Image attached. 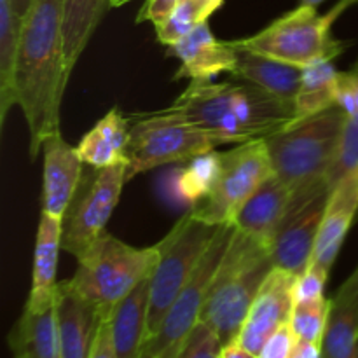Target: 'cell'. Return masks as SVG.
Segmentation results:
<instances>
[{
    "label": "cell",
    "mask_w": 358,
    "mask_h": 358,
    "mask_svg": "<svg viewBox=\"0 0 358 358\" xmlns=\"http://www.w3.org/2000/svg\"><path fill=\"white\" fill-rule=\"evenodd\" d=\"M219 227L187 212L157 243L161 255L150 275L149 339L156 334L173 301L196 271Z\"/></svg>",
    "instance_id": "obj_8"
},
{
    "label": "cell",
    "mask_w": 358,
    "mask_h": 358,
    "mask_svg": "<svg viewBox=\"0 0 358 358\" xmlns=\"http://www.w3.org/2000/svg\"><path fill=\"white\" fill-rule=\"evenodd\" d=\"M292 198V189L273 175L245 203L234 220V226L243 233L271 245L280 224L289 212Z\"/></svg>",
    "instance_id": "obj_19"
},
{
    "label": "cell",
    "mask_w": 358,
    "mask_h": 358,
    "mask_svg": "<svg viewBox=\"0 0 358 358\" xmlns=\"http://www.w3.org/2000/svg\"><path fill=\"white\" fill-rule=\"evenodd\" d=\"M180 0H145L143 7L140 9L136 21H150V23L157 24L163 20H166L171 14V10L178 6Z\"/></svg>",
    "instance_id": "obj_35"
},
{
    "label": "cell",
    "mask_w": 358,
    "mask_h": 358,
    "mask_svg": "<svg viewBox=\"0 0 358 358\" xmlns=\"http://www.w3.org/2000/svg\"><path fill=\"white\" fill-rule=\"evenodd\" d=\"M63 2L34 0L23 17L16 59V94L30 131V156L59 131V105L69 84L63 44Z\"/></svg>",
    "instance_id": "obj_1"
},
{
    "label": "cell",
    "mask_w": 358,
    "mask_h": 358,
    "mask_svg": "<svg viewBox=\"0 0 358 358\" xmlns=\"http://www.w3.org/2000/svg\"><path fill=\"white\" fill-rule=\"evenodd\" d=\"M345 2H346V3H348V7H350V6H353V3H357V2H358V0H345Z\"/></svg>",
    "instance_id": "obj_45"
},
{
    "label": "cell",
    "mask_w": 358,
    "mask_h": 358,
    "mask_svg": "<svg viewBox=\"0 0 358 358\" xmlns=\"http://www.w3.org/2000/svg\"><path fill=\"white\" fill-rule=\"evenodd\" d=\"M63 220L55 219L48 213H41L35 240L34 271H31V289L24 306L30 310H45L56 304L58 285V257L62 248Z\"/></svg>",
    "instance_id": "obj_18"
},
{
    "label": "cell",
    "mask_w": 358,
    "mask_h": 358,
    "mask_svg": "<svg viewBox=\"0 0 358 358\" xmlns=\"http://www.w3.org/2000/svg\"><path fill=\"white\" fill-rule=\"evenodd\" d=\"M334 301H339V303H350L358 306V266L355 271L352 273V276L339 287Z\"/></svg>",
    "instance_id": "obj_37"
},
{
    "label": "cell",
    "mask_w": 358,
    "mask_h": 358,
    "mask_svg": "<svg viewBox=\"0 0 358 358\" xmlns=\"http://www.w3.org/2000/svg\"><path fill=\"white\" fill-rule=\"evenodd\" d=\"M297 338L290 324L280 327L259 352V358H290L296 348Z\"/></svg>",
    "instance_id": "obj_34"
},
{
    "label": "cell",
    "mask_w": 358,
    "mask_h": 358,
    "mask_svg": "<svg viewBox=\"0 0 358 358\" xmlns=\"http://www.w3.org/2000/svg\"><path fill=\"white\" fill-rule=\"evenodd\" d=\"M329 194L331 187L327 180L294 192L289 212L271 243L275 268L285 269L296 276L306 271L313 259Z\"/></svg>",
    "instance_id": "obj_12"
},
{
    "label": "cell",
    "mask_w": 358,
    "mask_h": 358,
    "mask_svg": "<svg viewBox=\"0 0 358 358\" xmlns=\"http://www.w3.org/2000/svg\"><path fill=\"white\" fill-rule=\"evenodd\" d=\"M222 358H259L257 353L248 352L247 348H243L241 345H238L236 341L229 343L227 346H224Z\"/></svg>",
    "instance_id": "obj_39"
},
{
    "label": "cell",
    "mask_w": 358,
    "mask_h": 358,
    "mask_svg": "<svg viewBox=\"0 0 358 358\" xmlns=\"http://www.w3.org/2000/svg\"><path fill=\"white\" fill-rule=\"evenodd\" d=\"M129 128L131 122L128 115H122L117 107L108 110L77 145L84 163L96 170L128 163Z\"/></svg>",
    "instance_id": "obj_21"
},
{
    "label": "cell",
    "mask_w": 358,
    "mask_h": 358,
    "mask_svg": "<svg viewBox=\"0 0 358 358\" xmlns=\"http://www.w3.org/2000/svg\"><path fill=\"white\" fill-rule=\"evenodd\" d=\"M296 275L285 269L273 268L248 311L247 320L236 338L238 345L259 355L264 343L280 327L289 324L296 304Z\"/></svg>",
    "instance_id": "obj_13"
},
{
    "label": "cell",
    "mask_w": 358,
    "mask_h": 358,
    "mask_svg": "<svg viewBox=\"0 0 358 358\" xmlns=\"http://www.w3.org/2000/svg\"><path fill=\"white\" fill-rule=\"evenodd\" d=\"M338 105L345 108L346 121L338 154L327 173L331 189L350 171L358 170V62L350 72L341 73Z\"/></svg>",
    "instance_id": "obj_25"
},
{
    "label": "cell",
    "mask_w": 358,
    "mask_h": 358,
    "mask_svg": "<svg viewBox=\"0 0 358 358\" xmlns=\"http://www.w3.org/2000/svg\"><path fill=\"white\" fill-rule=\"evenodd\" d=\"M220 166L222 161H220V152L217 150H210L187 161V166L177 171L175 184H177L178 196L189 205H196L205 199L217 185Z\"/></svg>",
    "instance_id": "obj_29"
},
{
    "label": "cell",
    "mask_w": 358,
    "mask_h": 358,
    "mask_svg": "<svg viewBox=\"0 0 358 358\" xmlns=\"http://www.w3.org/2000/svg\"><path fill=\"white\" fill-rule=\"evenodd\" d=\"M128 182V163L114 166L91 168L84 173L83 182L63 217L62 248L79 261L94 241L105 233L110 220L122 185Z\"/></svg>",
    "instance_id": "obj_10"
},
{
    "label": "cell",
    "mask_w": 358,
    "mask_h": 358,
    "mask_svg": "<svg viewBox=\"0 0 358 358\" xmlns=\"http://www.w3.org/2000/svg\"><path fill=\"white\" fill-rule=\"evenodd\" d=\"M44 180H42V213L63 220L84 177V161L77 147L62 136L49 135L42 143Z\"/></svg>",
    "instance_id": "obj_14"
},
{
    "label": "cell",
    "mask_w": 358,
    "mask_h": 358,
    "mask_svg": "<svg viewBox=\"0 0 358 358\" xmlns=\"http://www.w3.org/2000/svg\"><path fill=\"white\" fill-rule=\"evenodd\" d=\"M138 358H159V357H156V355H154V353H150L149 350L143 348L142 353H140V355H138Z\"/></svg>",
    "instance_id": "obj_43"
},
{
    "label": "cell",
    "mask_w": 358,
    "mask_h": 358,
    "mask_svg": "<svg viewBox=\"0 0 358 358\" xmlns=\"http://www.w3.org/2000/svg\"><path fill=\"white\" fill-rule=\"evenodd\" d=\"M224 343L208 324L199 320L175 358H222Z\"/></svg>",
    "instance_id": "obj_32"
},
{
    "label": "cell",
    "mask_w": 358,
    "mask_h": 358,
    "mask_svg": "<svg viewBox=\"0 0 358 358\" xmlns=\"http://www.w3.org/2000/svg\"><path fill=\"white\" fill-rule=\"evenodd\" d=\"M56 315L62 358H90L98 331L105 322L100 311L59 282Z\"/></svg>",
    "instance_id": "obj_17"
},
{
    "label": "cell",
    "mask_w": 358,
    "mask_h": 358,
    "mask_svg": "<svg viewBox=\"0 0 358 358\" xmlns=\"http://www.w3.org/2000/svg\"><path fill=\"white\" fill-rule=\"evenodd\" d=\"M110 0H65L63 2V44L65 73L70 80L77 59L100 24Z\"/></svg>",
    "instance_id": "obj_26"
},
{
    "label": "cell",
    "mask_w": 358,
    "mask_h": 358,
    "mask_svg": "<svg viewBox=\"0 0 358 358\" xmlns=\"http://www.w3.org/2000/svg\"><path fill=\"white\" fill-rule=\"evenodd\" d=\"M329 273L322 271V269L310 268L303 273L301 276H297L296 289H294V296L297 301H310V299H318V297H324L325 283H327Z\"/></svg>",
    "instance_id": "obj_33"
},
{
    "label": "cell",
    "mask_w": 358,
    "mask_h": 358,
    "mask_svg": "<svg viewBox=\"0 0 358 358\" xmlns=\"http://www.w3.org/2000/svg\"><path fill=\"white\" fill-rule=\"evenodd\" d=\"M150 275L143 278L107 318L119 358H138L149 339Z\"/></svg>",
    "instance_id": "obj_20"
},
{
    "label": "cell",
    "mask_w": 358,
    "mask_h": 358,
    "mask_svg": "<svg viewBox=\"0 0 358 358\" xmlns=\"http://www.w3.org/2000/svg\"><path fill=\"white\" fill-rule=\"evenodd\" d=\"M203 21H208V16L196 0H180L166 20L154 24L157 41L166 48L177 44L178 41L187 37Z\"/></svg>",
    "instance_id": "obj_31"
},
{
    "label": "cell",
    "mask_w": 358,
    "mask_h": 358,
    "mask_svg": "<svg viewBox=\"0 0 358 358\" xmlns=\"http://www.w3.org/2000/svg\"><path fill=\"white\" fill-rule=\"evenodd\" d=\"M13 358H62L56 304L45 310L24 306L9 334Z\"/></svg>",
    "instance_id": "obj_22"
},
{
    "label": "cell",
    "mask_w": 358,
    "mask_h": 358,
    "mask_svg": "<svg viewBox=\"0 0 358 358\" xmlns=\"http://www.w3.org/2000/svg\"><path fill=\"white\" fill-rule=\"evenodd\" d=\"M161 112L219 136L224 143L268 138L292 122L294 103L250 83L191 80Z\"/></svg>",
    "instance_id": "obj_2"
},
{
    "label": "cell",
    "mask_w": 358,
    "mask_h": 358,
    "mask_svg": "<svg viewBox=\"0 0 358 358\" xmlns=\"http://www.w3.org/2000/svg\"><path fill=\"white\" fill-rule=\"evenodd\" d=\"M322 357V345L320 343H308L297 339L296 348L290 358H320Z\"/></svg>",
    "instance_id": "obj_38"
},
{
    "label": "cell",
    "mask_w": 358,
    "mask_h": 358,
    "mask_svg": "<svg viewBox=\"0 0 358 358\" xmlns=\"http://www.w3.org/2000/svg\"><path fill=\"white\" fill-rule=\"evenodd\" d=\"M332 301L320 358H358V306Z\"/></svg>",
    "instance_id": "obj_28"
},
{
    "label": "cell",
    "mask_w": 358,
    "mask_h": 358,
    "mask_svg": "<svg viewBox=\"0 0 358 358\" xmlns=\"http://www.w3.org/2000/svg\"><path fill=\"white\" fill-rule=\"evenodd\" d=\"M273 268L271 245L236 227L201 313V322L208 324L226 346L236 341L248 311Z\"/></svg>",
    "instance_id": "obj_3"
},
{
    "label": "cell",
    "mask_w": 358,
    "mask_h": 358,
    "mask_svg": "<svg viewBox=\"0 0 358 358\" xmlns=\"http://www.w3.org/2000/svg\"><path fill=\"white\" fill-rule=\"evenodd\" d=\"M234 231H236L234 224H226V226L219 227L215 238L210 243L206 254L199 261L196 271L192 273L189 282L180 290L177 299L173 301L156 334L145 343L143 348L149 350L150 353L159 358L177 357L178 350L182 348L187 336L201 320L203 308H205L210 294V287H212L217 269H219L220 262L226 255L227 247L233 240Z\"/></svg>",
    "instance_id": "obj_11"
},
{
    "label": "cell",
    "mask_w": 358,
    "mask_h": 358,
    "mask_svg": "<svg viewBox=\"0 0 358 358\" xmlns=\"http://www.w3.org/2000/svg\"><path fill=\"white\" fill-rule=\"evenodd\" d=\"M325 0H301V6H310V7H318L320 3H324Z\"/></svg>",
    "instance_id": "obj_42"
},
{
    "label": "cell",
    "mask_w": 358,
    "mask_h": 358,
    "mask_svg": "<svg viewBox=\"0 0 358 358\" xmlns=\"http://www.w3.org/2000/svg\"><path fill=\"white\" fill-rule=\"evenodd\" d=\"M23 17L10 0H0V126L6 124L10 107L17 105L16 59Z\"/></svg>",
    "instance_id": "obj_27"
},
{
    "label": "cell",
    "mask_w": 358,
    "mask_h": 358,
    "mask_svg": "<svg viewBox=\"0 0 358 358\" xmlns=\"http://www.w3.org/2000/svg\"><path fill=\"white\" fill-rule=\"evenodd\" d=\"M128 180L135 175L171 163H187L224 145L206 129L170 117L161 110L128 115Z\"/></svg>",
    "instance_id": "obj_7"
},
{
    "label": "cell",
    "mask_w": 358,
    "mask_h": 358,
    "mask_svg": "<svg viewBox=\"0 0 358 358\" xmlns=\"http://www.w3.org/2000/svg\"><path fill=\"white\" fill-rule=\"evenodd\" d=\"M168 56L180 59V69L173 79L210 80L222 72L233 73L236 49L229 42H220L210 30L208 21L199 23L187 37L168 45Z\"/></svg>",
    "instance_id": "obj_16"
},
{
    "label": "cell",
    "mask_w": 358,
    "mask_h": 358,
    "mask_svg": "<svg viewBox=\"0 0 358 358\" xmlns=\"http://www.w3.org/2000/svg\"><path fill=\"white\" fill-rule=\"evenodd\" d=\"M231 76L245 83L255 84L278 96L280 100L294 103L303 79V66L236 49V66Z\"/></svg>",
    "instance_id": "obj_23"
},
{
    "label": "cell",
    "mask_w": 358,
    "mask_h": 358,
    "mask_svg": "<svg viewBox=\"0 0 358 358\" xmlns=\"http://www.w3.org/2000/svg\"><path fill=\"white\" fill-rule=\"evenodd\" d=\"M159 255L157 243L136 248L110 233H103L79 259L76 275L63 283L93 304L107 320L119 301L124 299L143 278L152 275Z\"/></svg>",
    "instance_id": "obj_4"
},
{
    "label": "cell",
    "mask_w": 358,
    "mask_h": 358,
    "mask_svg": "<svg viewBox=\"0 0 358 358\" xmlns=\"http://www.w3.org/2000/svg\"><path fill=\"white\" fill-rule=\"evenodd\" d=\"M220 161L222 166L213 191L189 210L196 219L213 226L234 224L245 203L275 175L266 138L238 143L234 149L220 152Z\"/></svg>",
    "instance_id": "obj_9"
},
{
    "label": "cell",
    "mask_w": 358,
    "mask_h": 358,
    "mask_svg": "<svg viewBox=\"0 0 358 358\" xmlns=\"http://www.w3.org/2000/svg\"><path fill=\"white\" fill-rule=\"evenodd\" d=\"M341 73L331 59H320L303 69L299 91L294 100V119L289 126L303 122L338 105ZM287 126V128H289Z\"/></svg>",
    "instance_id": "obj_24"
},
{
    "label": "cell",
    "mask_w": 358,
    "mask_h": 358,
    "mask_svg": "<svg viewBox=\"0 0 358 358\" xmlns=\"http://www.w3.org/2000/svg\"><path fill=\"white\" fill-rule=\"evenodd\" d=\"M128 2H131V0H110V6L112 7H121V6H124V3H128Z\"/></svg>",
    "instance_id": "obj_44"
},
{
    "label": "cell",
    "mask_w": 358,
    "mask_h": 358,
    "mask_svg": "<svg viewBox=\"0 0 358 358\" xmlns=\"http://www.w3.org/2000/svg\"><path fill=\"white\" fill-rule=\"evenodd\" d=\"M357 213L358 170L350 171L331 189L310 266L325 273H331Z\"/></svg>",
    "instance_id": "obj_15"
},
{
    "label": "cell",
    "mask_w": 358,
    "mask_h": 358,
    "mask_svg": "<svg viewBox=\"0 0 358 358\" xmlns=\"http://www.w3.org/2000/svg\"><path fill=\"white\" fill-rule=\"evenodd\" d=\"M346 9L348 3L345 0H339L327 14H318L317 7L299 3V7L280 16L252 37L227 42L234 49L257 52L303 69L320 59L332 62L346 48L345 42L332 35V24Z\"/></svg>",
    "instance_id": "obj_6"
},
{
    "label": "cell",
    "mask_w": 358,
    "mask_h": 358,
    "mask_svg": "<svg viewBox=\"0 0 358 358\" xmlns=\"http://www.w3.org/2000/svg\"><path fill=\"white\" fill-rule=\"evenodd\" d=\"M332 301L318 297L310 301H297L294 304L292 317H290V327L299 341L320 343L324 339L325 329H327L329 317H331Z\"/></svg>",
    "instance_id": "obj_30"
},
{
    "label": "cell",
    "mask_w": 358,
    "mask_h": 358,
    "mask_svg": "<svg viewBox=\"0 0 358 358\" xmlns=\"http://www.w3.org/2000/svg\"><path fill=\"white\" fill-rule=\"evenodd\" d=\"M346 112L336 105L322 114L268 136L275 175L294 192L327 180L338 154Z\"/></svg>",
    "instance_id": "obj_5"
},
{
    "label": "cell",
    "mask_w": 358,
    "mask_h": 358,
    "mask_svg": "<svg viewBox=\"0 0 358 358\" xmlns=\"http://www.w3.org/2000/svg\"><path fill=\"white\" fill-rule=\"evenodd\" d=\"M90 358H119L117 352H115V345L114 339H112V331L108 320H105L101 324Z\"/></svg>",
    "instance_id": "obj_36"
},
{
    "label": "cell",
    "mask_w": 358,
    "mask_h": 358,
    "mask_svg": "<svg viewBox=\"0 0 358 358\" xmlns=\"http://www.w3.org/2000/svg\"><path fill=\"white\" fill-rule=\"evenodd\" d=\"M196 2L199 3V6L203 7V9H205V13H206V16H212L213 13H215L217 9H219L220 6H222L224 3V0H196Z\"/></svg>",
    "instance_id": "obj_40"
},
{
    "label": "cell",
    "mask_w": 358,
    "mask_h": 358,
    "mask_svg": "<svg viewBox=\"0 0 358 358\" xmlns=\"http://www.w3.org/2000/svg\"><path fill=\"white\" fill-rule=\"evenodd\" d=\"M10 2H13V7L17 13V16L24 17L28 14V10H30L34 0H10Z\"/></svg>",
    "instance_id": "obj_41"
}]
</instances>
